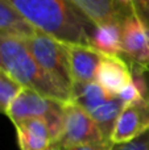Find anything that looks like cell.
Instances as JSON below:
<instances>
[{"label":"cell","mask_w":149,"mask_h":150,"mask_svg":"<svg viewBox=\"0 0 149 150\" xmlns=\"http://www.w3.org/2000/svg\"><path fill=\"white\" fill-rule=\"evenodd\" d=\"M70 1L96 26H121L128 16L133 15L131 9L119 4L118 0H70Z\"/></svg>","instance_id":"8"},{"label":"cell","mask_w":149,"mask_h":150,"mask_svg":"<svg viewBox=\"0 0 149 150\" xmlns=\"http://www.w3.org/2000/svg\"><path fill=\"white\" fill-rule=\"evenodd\" d=\"M118 98L120 99L124 104H132V103H136V101H139V100H143L144 96L141 95L140 90L137 88V86L135 84L133 80H132L131 83H128V84L121 90V92L118 95Z\"/></svg>","instance_id":"18"},{"label":"cell","mask_w":149,"mask_h":150,"mask_svg":"<svg viewBox=\"0 0 149 150\" xmlns=\"http://www.w3.org/2000/svg\"><path fill=\"white\" fill-rule=\"evenodd\" d=\"M108 142L92 117L74 101L63 105V127L61 136L53 145L61 149L84 144Z\"/></svg>","instance_id":"5"},{"label":"cell","mask_w":149,"mask_h":150,"mask_svg":"<svg viewBox=\"0 0 149 150\" xmlns=\"http://www.w3.org/2000/svg\"><path fill=\"white\" fill-rule=\"evenodd\" d=\"M34 30L36 29L29 25L4 0H0V34L24 40L31 37Z\"/></svg>","instance_id":"15"},{"label":"cell","mask_w":149,"mask_h":150,"mask_svg":"<svg viewBox=\"0 0 149 150\" xmlns=\"http://www.w3.org/2000/svg\"><path fill=\"white\" fill-rule=\"evenodd\" d=\"M73 83L95 82L96 70L102 61V54L91 46L65 44Z\"/></svg>","instance_id":"10"},{"label":"cell","mask_w":149,"mask_h":150,"mask_svg":"<svg viewBox=\"0 0 149 150\" xmlns=\"http://www.w3.org/2000/svg\"><path fill=\"white\" fill-rule=\"evenodd\" d=\"M71 93H73L74 103L78 104L81 108H83L89 115L98 107H100L106 101L114 98V95L103 90L96 82L73 83Z\"/></svg>","instance_id":"13"},{"label":"cell","mask_w":149,"mask_h":150,"mask_svg":"<svg viewBox=\"0 0 149 150\" xmlns=\"http://www.w3.org/2000/svg\"><path fill=\"white\" fill-rule=\"evenodd\" d=\"M124 105L126 104L118 96H114L112 99L106 101L104 104H102L100 107H98L96 109H94L90 113L92 120L99 127L104 140L108 141V142H111V136H112L114 128H115V124L119 119V115H120L121 109L124 108Z\"/></svg>","instance_id":"14"},{"label":"cell","mask_w":149,"mask_h":150,"mask_svg":"<svg viewBox=\"0 0 149 150\" xmlns=\"http://www.w3.org/2000/svg\"><path fill=\"white\" fill-rule=\"evenodd\" d=\"M0 113H4L5 115V109H4V107H3L1 104H0Z\"/></svg>","instance_id":"24"},{"label":"cell","mask_w":149,"mask_h":150,"mask_svg":"<svg viewBox=\"0 0 149 150\" xmlns=\"http://www.w3.org/2000/svg\"><path fill=\"white\" fill-rule=\"evenodd\" d=\"M1 67L23 87L61 103L73 101V93L50 76L31 54L23 38L0 34Z\"/></svg>","instance_id":"2"},{"label":"cell","mask_w":149,"mask_h":150,"mask_svg":"<svg viewBox=\"0 0 149 150\" xmlns=\"http://www.w3.org/2000/svg\"><path fill=\"white\" fill-rule=\"evenodd\" d=\"M149 130V99L126 104L114 128L111 142L124 144Z\"/></svg>","instance_id":"7"},{"label":"cell","mask_w":149,"mask_h":150,"mask_svg":"<svg viewBox=\"0 0 149 150\" xmlns=\"http://www.w3.org/2000/svg\"><path fill=\"white\" fill-rule=\"evenodd\" d=\"M132 13L149 30V0H133L132 1Z\"/></svg>","instance_id":"19"},{"label":"cell","mask_w":149,"mask_h":150,"mask_svg":"<svg viewBox=\"0 0 149 150\" xmlns=\"http://www.w3.org/2000/svg\"><path fill=\"white\" fill-rule=\"evenodd\" d=\"M112 144L111 142H99V144H84V145H77L65 148L62 150H111Z\"/></svg>","instance_id":"20"},{"label":"cell","mask_w":149,"mask_h":150,"mask_svg":"<svg viewBox=\"0 0 149 150\" xmlns=\"http://www.w3.org/2000/svg\"><path fill=\"white\" fill-rule=\"evenodd\" d=\"M23 88L20 83H17L3 67H0V104L7 109L8 104L15 99L18 91Z\"/></svg>","instance_id":"16"},{"label":"cell","mask_w":149,"mask_h":150,"mask_svg":"<svg viewBox=\"0 0 149 150\" xmlns=\"http://www.w3.org/2000/svg\"><path fill=\"white\" fill-rule=\"evenodd\" d=\"M91 47L103 55H123L121 42V26L119 25H99L95 26L91 36Z\"/></svg>","instance_id":"12"},{"label":"cell","mask_w":149,"mask_h":150,"mask_svg":"<svg viewBox=\"0 0 149 150\" xmlns=\"http://www.w3.org/2000/svg\"><path fill=\"white\" fill-rule=\"evenodd\" d=\"M63 105L65 103L45 98L31 88L23 87L8 104L5 115L12 124L26 119H42L49 128L54 144L62 132Z\"/></svg>","instance_id":"3"},{"label":"cell","mask_w":149,"mask_h":150,"mask_svg":"<svg viewBox=\"0 0 149 150\" xmlns=\"http://www.w3.org/2000/svg\"><path fill=\"white\" fill-rule=\"evenodd\" d=\"M24 42L36 62L58 83L71 91L73 78L66 45L40 30H34L31 37L24 38Z\"/></svg>","instance_id":"4"},{"label":"cell","mask_w":149,"mask_h":150,"mask_svg":"<svg viewBox=\"0 0 149 150\" xmlns=\"http://www.w3.org/2000/svg\"><path fill=\"white\" fill-rule=\"evenodd\" d=\"M135 71H140V70H135ZM145 78V82H147V87H148V98H149V71L144 70V71H140Z\"/></svg>","instance_id":"22"},{"label":"cell","mask_w":149,"mask_h":150,"mask_svg":"<svg viewBox=\"0 0 149 150\" xmlns=\"http://www.w3.org/2000/svg\"><path fill=\"white\" fill-rule=\"evenodd\" d=\"M143 71H144V70H143ZM148 71H149V69H148Z\"/></svg>","instance_id":"25"},{"label":"cell","mask_w":149,"mask_h":150,"mask_svg":"<svg viewBox=\"0 0 149 150\" xmlns=\"http://www.w3.org/2000/svg\"><path fill=\"white\" fill-rule=\"evenodd\" d=\"M123 55L131 70L149 69V30L136 17L131 15L121 25Z\"/></svg>","instance_id":"6"},{"label":"cell","mask_w":149,"mask_h":150,"mask_svg":"<svg viewBox=\"0 0 149 150\" xmlns=\"http://www.w3.org/2000/svg\"><path fill=\"white\" fill-rule=\"evenodd\" d=\"M132 1H133V0H118V3L120 5H123V7L128 8V9H131V11H132Z\"/></svg>","instance_id":"21"},{"label":"cell","mask_w":149,"mask_h":150,"mask_svg":"<svg viewBox=\"0 0 149 150\" xmlns=\"http://www.w3.org/2000/svg\"><path fill=\"white\" fill-rule=\"evenodd\" d=\"M13 125L20 150H48L53 145L50 130L42 119H26Z\"/></svg>","instance_id":"11"},{"label":"cell","mask_w":149,"mask_h":150,"mask_svg":"<svg viewBox=\"0 0 149 150\" xmlns=\"http://www.w3.org/2000/svg\"><path fill=\"white\" fill-rule=\"evenodd\" d=\"M111 150H149V130L129 142L112 144Z\"/></svg>","instance_id":"17"},{"label":"cell","mask_w":149,"mask_h":150,"mask_svg":"<svg viewBox=\"0 0 149 150\" xmlns=\"http://www.w3.org/2000/svg\"><path fill=\"white\" fill-rule=\"evenodd\" d=\"M36 30L73 45L91 46L95 24L70 0H4Z\"/></svg>","instance_id":"1"},{"label":"cell","mask_w":149,"mask_h":150,"mask_svg":"<svg viewBox=\"0 0 149 150\" xmlns=\"http://www.w3.org/2000/svg\"><path fill=\"white\" fill-rule=\"evenodd\" d=\"M48 150H62V149H61V148H58V146H54V145H52V146H50V148L48 149Z\"/></svg>","instance_id":"23"},{"label":"cell","mask_w":149,"mask_h":150,"mask_svg":"<svg viewBox=\"0 0 149 150\" xmlns=\"http://www.w3.org/2000/svg\"><path fill=\"white\" fill-rule=\"evenodd\" d=\"M96 83L108 93L118 96L128 83L132 82V71L123 57L103 55L95 75Z\"/></svg>","instance_id":"9"}]
</instances>
